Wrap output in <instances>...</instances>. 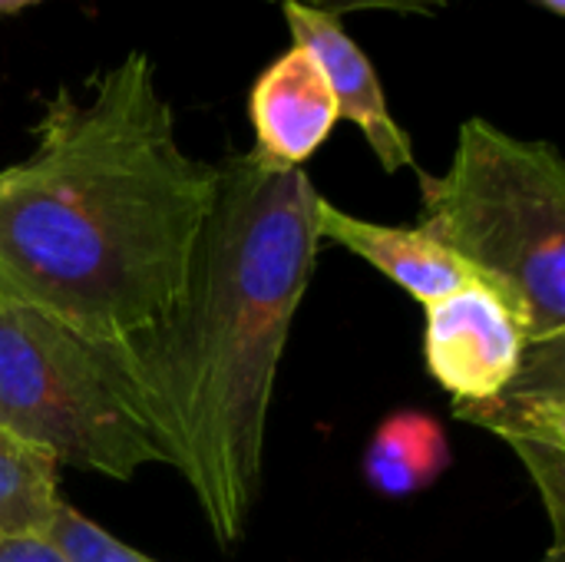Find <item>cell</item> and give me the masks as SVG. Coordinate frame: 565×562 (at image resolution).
I'll list each match as a JSON object with an SVG mask.
<instances>
[{"mask_svg":"<svg viewBox=\"0 0 565 562\" xmlns=\"http://www.w3.org/2000/svg\"><path fill=\"white\" fill-rule=\"evenodd\" d=\"M281 3H301V7L328 10L334 17H341L348 10H391V13L434 17L447 7V0H281Z\"/></svg>","mask_w":565,"mask_h":562,"instance_id":"4fadbf2b","label":"cell"},{"mask_svg":"<svg viewBox=\"0 0 565 562\" xmlns=\"http://www.w3.org/2000/svg\"><path fill=\"white\" fill-rule=\"evenodd\" d=\"M218 166L182 149L146 50L60 86L33 146L0 169V301L89 344L166 321L182 301Z\"/></svg>","mask_w":565,"mask_h":562,"instance_id":"6da1fadb","label":"cell"},{"mask_svg":"<svg viewBox=\"0 0 565 562\" xmlns=\"http://www.w3.org/2000/svg\"><path fill=\"white\" fill-rule=\"evenodd\" d=\"M60 503L56 457L0 424V540L46 537Z\"/></svg>","mask_w":565,"mask_h":562,"instance_id":"8fae6325","label":"cell"},{"mask_svg":"<svg viewBox=\"0 0 565 562\" xmlns=\"http://www.w3.org/2000/svg\"><path fill=\"white\" fill-rule=\"evenodd\" d=\"M318 199L305 169L228 156L182 301L142 335L93 344L218 547L245 537L262 494L275 381L321 248Z\"/></svg>","mask_w":565,"mask_h":562,"instance_id":"7a4b0ae2","label":"cell"},{"mask_svg":"<svg viewBox=\"0 0 565 562\" xmlns=\"http://www.w3.org/2000/svg\"><path fill=\"white\" fill-rule=\"evenodd\" d=\"M0 562H73L63 556L46 537H20L0 540Z\"/></svg>","mask_w":565,"mask_h":562,"instance_id":"5bb4252c","label":"cell"},{"mask_svg":"<svg viewBox=\"0 0 565 562\" xmlns=\"http://www.w3.org/2000/svg\"><path fill=\"white\" fill-rule=\"evenodd\" d=\"M420 176V229L516 308L526 344L565 338V162L473 116L450 166Z\"/></svg>","mask_w":565,"mask_h":562,"instance_id":"3957f363","label":"cell"},{"mask_svg":"<svg viewBox=\"0 0 565 562\" xmlns=\"http://www.w3.org/2000/svg\"><path fill=\"white\" fill-rule=\"evenodd\" d=\"M26 3H36V0H0V13H3V10H20V7H26Z\"/></svg>","mask_w":565,"mask_h":562,"instance_id":"e0dca14e","label":"cell"},{"mask_svg":"<svg viewBox=\"0 0 565 562\" xmlns=\"http://www.w3.org/2000/svg\"><path fill=\"white\" fill-rule=\"evenodd\" d=\"M540 562H565V547H550V553Z\"/></svg>","mask_w":565,"mask_h":562,"instance_id":"2e32d148","label":"cell"},{"mask_svg":"<svg viewBox=\"0 0 565 562\" xmlns=\"http://www.w3.org/2000/svg\"><path fill=\"white\" fill-rule=\"evenodd\" d=\"M248 113L255 126V152L281 169H305L341 119L315 53L301 43L255 79Z\"/></svg>","mask_w":565,"mask_h":562,"instance_id":"ba28073f","label":"cell"},{"mask_svg":"<svg viewBox=\"0 0 565 562\" xmlns=\"http://www.w3.org/2000/svg\"><path fill=\"white\" fill-rule=\"evenodd\" d=\"M540 7H546L553 17H565V0H536Z\"/></svg>","mask_w":565,"mask_h":562,"instance_id":"9a60e30c","label":"cell"},{"mask_svg":"<svg viewBox=\"0 0 565 562\" xmlns=\"http://www.w3.org/2000/svg\"><path fill=\"white\" fill-rule=\"evenodd\" d=\"M454 414L513 447L546 503L553 547H565V338L526 344L520 371L500 394L454 404Z\"/></svg>","mask_w":565,"mask_h":562,"instance_id":"5b68a950","label":"cell"},{"mask_svg":"<svg viewBox=\"0 0 565 562\" xmlns=\"http://www.w3.org/2000/svg\"><path fill=\"white\" fill-rule=\"evenodd\" d=\"M318 238L354 252L381 275H387L394 285H401L411 298H417L424 308L450 291L483 282L460 255L444 248L420 225L404 229L367 222L361 215L338 209L324 195L318 199Z\"/></svg>","mask_w":565,"mask_h":562,"instance_id":"9c48e42d","label":"cell"},{"mask_svg":"<svg viewBox=\"0 0 565 562\" xmlns=\"http://www.w3.org/2000/svg\"><path fill=\"white\" fill-rule=\"evenodd\" d=\"M0 424L43 444L60 467L106 480L129 484L142 467H166L93 344L10 301H0Z\"/></svg>","mask_w":565,"mask_h":562,"instance_id":"277c9868","label":"cell"},{"mask_svg":"<svg viewBox=\"0 0 565 562\" xmlns=\"http://www.w3.org/2000/svg\"><path fill=\"white\" fill-rule=\"evenodd\" d=\"M450 467V444L444 427L420 411H397L374 431L364 474L384 497H411L440 480Z\"/></svg>","mask_w":565,"mask_h":562,"instance_id":"30bf717a","label":"cell"},{"mask_svg":"<svg viewBox=\"0 0 565 562\" xmlns=\"http://www.w3.org/2000/svg\"><path fill=\"white\" fill-rule=\"evenodd\" d=\"M281 10H285L295 43H301L315 53V60L334 93L338 116L354 123L364 132L381 169L384 172H401V169L424 172L417 166L411 136L391 116L384 86H381L371 60L351 40V33L341 26V17H334L328 10L301 7V3H281Z\"/></svg>","mask_w":565,"mask_h":562,"instance_id":"52a82bcc","label":"cell"},{"mask_svg":"<svg viewBox=\"0 0 565 562\" xmlns=\"http://www.w3.org/2000/svg\"><path fill=\"white\" fill-rule=\"evenodd\" d=\"M526 331L516 308L487 282L427 305L424 361L430 378L457 404L500 394L520 371Z\"/></svg>","mask_w":565,"mask_h":562,"instance_id":"8992f818","label":"cell"},{"mask_svg":"<svg viewBox=\"0 0 565 562\" xmlns=\"http://www.w3.org/2000/svg\"><path fill=\"white\" fill-rule=\"evenodd\" d=\"M46 540L73 562H159L126 543H119L113 533H106L103 527H96L93 520H86L76 507H70L66 500L60 503Z\"/></svg>","mask_w":565,"mask_h":562,"instance_id":"7c38bea8","label":"cell"}]
</instances>
